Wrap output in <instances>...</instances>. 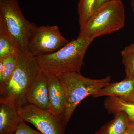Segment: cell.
<instances>
[{
    "mask_svg": "<svg viewBox=\"0 0 134 134\" xmlns=\"http://www.w3.org/2000/svg\"><path fill=\"white\" fill-rule=\"evenodd\" d=\"M123 134H129L127 132V131H126V132H125V133H124Z\"/></svg>",
    "mask_w": 134,
    "mask_h": 134,
    "instance_id": "cell-23",
    "label": "cell"
},
{
    "mask_svg": "<svg viewBox=\"0 0 134 134\" xmlns=\"http://www.w3.org/2000/svg\"><path fill=\"white\" fill-rule=\"evenodd\" d=\"M96 0H78L77 13L80 30L82 29L92 14Z\"/></svg>",
    "mask_w": 134,
    "mask_h": 134,
    "instance_id": "cell-15",
    "label": "cell"
},
{
    "mask_svg": "<svg viewBox=\"0 0 134 134\" xmlns=\"http://www.w3.org/2000/svg\"><path fill=\"white\" fill-rule=\"evenodd\" d=\"M114 1H122V0H96L94 5L93 12L102 5Z\"/></svg>",
    "mask_w": 134,
    "mask_h": 134,
    "instance_id": "cell-19",
    "label": "cell"
},
{
    "mask_svg": "<svg viewBox=\"0 0 134 134\" xmlns=\"http://www.w3.org/2000/svg\"><path fill=\"white\" fill-rule=\"evenodd\" d=\"M127 132L129 134H134V121L130 120L127 127Z\"/></svg>",
    "mask_w": 134,
    "mask_h": 134,
    "instance_id": "cell-20",
    "label": "cell"
},
{
    "mask_svg": "<svg viewBox=\"0 0 134 134\" xmlns=\"http://www.w3.org/2000/svg\"><path fill=\"white\" fill-rule=\"evenodd\" d=\"M65 92V119L68 124L76 108L84 99L93 96L111 82L109 76L99 79L85 77L81 73L70 72L56 76Z\"/></svg>",
    "mask_w": 134,
    "mask_h": 134,
    "instance_id": "cell-3",
    "label": "cell"
},
{
    "mask_svg": "<svg viewBox=\"0 0 134 134\" xmlns=\"http://www.w3.org/2000/svg\"><path fill=\"white\" fill-rule=\"evenodd\" d=\"M19 52L16 43L0 19V59L18 54Z\"/></svg>",
    "mask_w": 134,
    "mask_h": 134,
    "instance_id": "cell-14",
    "label": "cell"
},
{
    "mask_svg": "<svg viewBox=\"0 0 134 134\" xmlns=\"http://www.w3.org/2000/svg\"><path fill=\"white\" fill-rule=\"evenodd\" d=\"M104 105L109 113L115 114L119 112H123L130 120L134 121V103L119 97H108L105 100Z\"/></svg>",
    "mask_w": 134,
    "mask_h": 134,
    "instance_id": "cell-13",
    "label": "cell"
},
{
    "mask_svg": "<svg viewBox=\"0 0 134 134\" xmlns=\"http://www.w3.org/2000/svg\"><path fill=\"white\" fill-rule=\"evenodd\" d=\"M120 98L127 101L134 103V91L128 96Z\"/></svg>",
    "mask_w": 134,
    "mask_h": 134,
    "instance_id": "cell-21",
    "label": "cell"
},
{
    "mask_svg": "<svg viewBox=\"0 0 134 134\" xmlns=\"http://www.w3.org/2000/svg\"><path fill=\"white\" fill-rule=\"evenodd\" d=\"M19 54L0 59L3 60V67L2 74L0 75V85L7 82L12 75L17 65Z\"/></svg>",
    "mask_w": 134,
    "mask_h": 134,
    "instance_id": "cell-17",
    "label": "cell"
},
{
    "mask_svg": "<svg viewBox=\"0 0 134 134\" xmlns=\"http://www.w3.org/2000/svg\"><path fill=\"white\" fill-rule=\"evenodd\" d=\"M40 70L35 56L29 52L20 51L14 73L8 81L0 85V103L17 110L27 104L26 93Z\"/></svg>",
    "mask_w": 134,
    "mask_h": 134,
    "instance_id": "cell-1",
    "label": "cell"
},
{
    "mask_svg": "<svg viewBox=\"0 0 134 134\" xmlns=\"http://www.w3.org/2000/svg\"><path fill=\"white\" fill-rule=\"evenodd\" d=\"M134 91V77H125L124 80L117 82L110 83L93 95L94 98L104 97H121L129 95Z\"/></svg>",
    "mask_w": 134,
    "mask_h": 134,
    "instance_id": "cell-11",
    "label": "cell"
},
{
    "mask_svg": "<svg viewBox=\"0 0 134 134\" xmlns=\"http://www.w3.org/2000/svg\"><path fill=\"white\" fill-rule=\"evenodd\" d=\"M122 62L125 67L126 77H134V44L127 46L121 52Z\"/></svg>",
    "mask_w": 134,
    "mask_h": 134,
    "instance_id": "cell-16",
    "label": "cell"
},
{
    "mask_svg": "<svg viewBox=\"0 0 134 134\" xmlns=\"http://www.w3.org/2000/svg\"><path fill=\"white\" fill-rule=\"evenodd\" d=\"M15 134H42L38 130L32 128L26 124V122L21 121Z\"/></svg>",
    "mask_w": 134,
    "mask_h": 134,
    "instance_id": "cell-18",
    "label": "cell"
},
{
    "mask_svg": "<svg viewBox=\"0 0 134 134\" xmlns=\"http://www.w3.org/2000/svg\"><path fill=\"white\" fill-rule=\"evenodd\" d=\"M93 40L77 37L55 52L36 57L40 70L55 76L70 72L80 73L86 51Z\"/></svg>",
    "mask_w": 134,
    "mask_h": 134,
    "instance_id": "cell-2",
    "label": "cell"
},
{
    "mask_svg": "<svg viewBox=\"0 0 134 134\" xmlns=\"http://www.w3.org/2000/svg\"><path fill=\"white\" fill-rule=\"evenodd\" d=\"M21 119L33 125L42 134H65V117L27 103L18 110Z\"/></svg>",
    "mask_w": 134,
    "mask_h": 134,
    "instance_id": "cell-6",
    "label": "cell"
},
{
    "mask_svg": "<svg viewBox=\"0 0 134 134\" xmlns=\"http://www.w3.org/2000/svg\"><path fill=\"white\" fill-rule=\"evenodd\" d=\"M131 5L132 7V10L134 14V0H131Z\"/></svg>",
    "mask_w": 134,
    "mask_h": 134,
    "instance_id": "cell-22",
    "label": "cell"
},
{
    "mask_svg": "<svg viewBox=\"0 0 134 134\" xmlns=\"http://www.w3.org/2000/svg\"><path fill=\"white\" fill-rule=\"evenodd\" d=\"M69 42L62 36L57 26H37L29 41L28 51L35 57L47 55Z\"/></svg>",
    "mask_w": 134,
    "mask_h": 134,
    "instance_id": "cell-7",
    "label": "cell"
},
{
    "mask_svg": "<svg viewBox=\"0 0 134 134\" xmlns=\"http://www.w3.org/2000/svg\"><path fill=\"white\" fill-rule=\"evenodd\" d=\"M0 19L21 52H28L29 41L37 26L25 18L18 0H0Z\"/></svg>",
    "mask_w": 134,
    "mask_h": 134,
    "instance_id": "cell-5",
    "label": "cell"
},
{
    "mask_svg": "<svg viewBox=\"0 0 134 134\" xmlns=\"http://www.w3.org/2000/svg\"><path fill=\"white\" fill-rule=\"evenodd\" d=\"M26 99L28 104L42 110H49L48 80L47 74L45 72L40 70L29 87L26 93Z\"/></svg>",
    "mask_w": 134,
    "mask_h": 134,
    "instance_id": "cell-8",
    "label": "cell"
},
{
    "mask_svg": "<svg viewBox=\"0 0 134 134\" xmlns=\"http://www.w3.org/2000/svg\"><path fill=\"white\" fill-rule=\"evenodd\" d=\"M125 12L122 1L105 3L92 13L78 37L94 40L99 36L119 30L125 26Z\"/></svg>",
    "mask_w": 134,
    "mask_h": 134,
    "instance_id": "cell-4",
    "label": "cell"
},
{
    "mask_svg": "<svg viewBox=\"0 0 134 134\" xmlns=\"http://www.w3.org/2000/svg\"><path fill=\"white\" fill-rule=\"evenodd\" d=\"M47 74L49 94V111L65 118L66 99L65 92L58 76Z\"/></svg>",
    "mask_w": 134,
    "mask_h": 134,
    "instance_id": "cell-9",
    "label": "cell"
},
{
    "mask_svg": "<svg viewBox=\"0 0 134 134\" xmlns=\"http://www.w3.org/2000/svg\"><path fill=\"white\" fill-rule=\"evenodd\" d=\"M22 120L16 108L0 103V134H15Z\"/></svg>",
    "mask_w": 134,
    "mask_h": 134,
    "instance_id": "cell-10",
    "label": "cell"
},
{
    "mask_svg": "<svg viewBox=\"0 0 134 134\" xmlns=\"http://www.w3.org/2000/svg\"><path fill=\"white\" fill-rule=\"evenodd\" d=\"M115 115L113 119L101 127L95 134H123L126 132L129 118L123 112Z\"/></svg>",
    "mask_w": 134,
    "mask_h": 134,
    "instance_id": "cell-12",
    "label": "cell"
}]
</instances>
